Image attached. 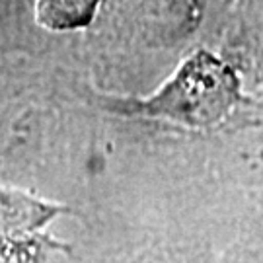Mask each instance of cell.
<instances>
[{
  "label": "cell",
  "mask_w": 263,
  "mask_h": 263,
  "mask_svg": "<svg viewBox=\"0 0 263 263\" xmlns=\"http://www.w3.org/2000/svg\"><path fill=\"white\" fill-rule=\"evenodd\" d=\"M100 6L102 0H35L33 18L47 31L65 33L88 28Z\"/></svg>",
  "instance_id": "obj_4"
},
{
  "label": "cell",
  "mask_w": 263,
  "mask_h": 263,
  "mask_svg": "<svg viewBox=\"0 0 263 263\" xmlns=\"http://www.w3.org/2000/svg\"><path fill=\"white\" fill-rule=\"evenodd\" d=\"M220 263H263V236H250L230 248Z\"/></svg>",
  "instance_id": "obj_6"
},
{
  "label": "cell",
  "mask_w": 263,
  "mask_h": 263,
  "mask_svg": "<svg viewBox=\"0 0 263 263\" xmlns=\"http://www.w3.org/2000/svg\"><path fill=\"white\" fill-rule=\"evenodd\" d=\"M236 100L238 80L230 66L201 51L189 57L156 94L125 105V109L201 129L222 121Z\"/></svg>",
  "instance_id": "obj_1"
},
{
  "label": "cell",
  "mask_w": 263,
  "mask_h": 263,
  "mask_svg": "<svg viewBox=\"0 0 263 263\" xmlns=\"http://www.w3.org/2000/svg\"><path fill=\"white\" fill-rule=\"evenodd\" d=\"M68 213L70 209L61 203L0 183V254L16 238L47 230L53 220Z\"/></svg>",
  "instance_id": "obj_2"
},
{
  "label": "cell",
  "mask_w": 263,
  "mask_h": 263,
  "mask_svg": "<svg viewBox=\"0 0 263 263\" xmlns=\"http://www.w3.org/2000/svg\"><path fill=\"white\" fill-rule=\"evenodd\" d=\"M199 20V0H144L139 24L152 43L172 45L187 37Z\"/></svg>",
  "instance_id": "obj_3"
},
{
  "label": "cell",
  "mask_w": 263,
  "mask_h": 263,
  "mask_svg": "<svg viewBox=\"0 0 263 263\" xmlns=\"http://www.w3.org/2000/svg\"><path fill=\"white\" fill-rule=\"evenodd\" d=\"M70 254V244L59 240L49 230L20 236L0 254V263H55Z\"/></svg>",
  "instance_id": "obj_5"
}]
</instances>
